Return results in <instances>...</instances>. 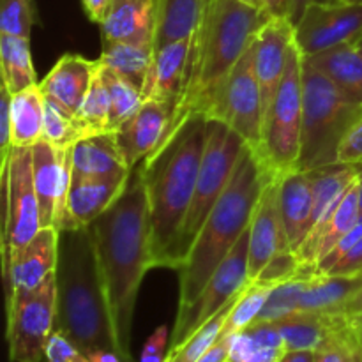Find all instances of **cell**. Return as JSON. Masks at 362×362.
I'll use <instances>...</instances> for the list:
<instances>
[{
	"mask_svg": "<svg viewBox=\"0 0 362 362\" xmlns=\"http://www.w3.org/2000/svg\"><path fill=\"white\" fill-rule=\"evenodd\" d=\"M278 204L290 250L299 253L311 232L313 216V189L306 172L296 168L279 175Z\"/></svg>",
	"mask_w": 362,
	"mask_h": 362,
	"instance_id": "22",
	"label": "cell"
},
{
	"mask_svg": "<svg viewBox=\"0 0 362 362\" xmlns=\"http://www.w3.org/2000/svg\"><path fill=\"white\" fill-rule=\"evenodd\" d=\"M129 175L80 177L71 175L66 218L60 230L87 228L105 214L122 194ZM59 230V232H60Z\"/></svg>",
	"mask_w": 362,
	"mask_h": 362,
	"instance_id": "20",
	"label": "cell"
},
{
	"mask_svg": "<svg viewBox=\"0 0 362 362\" xmlns=\"http://www.w3.org/2000/svg\"><path fill=\"white\" fill-rule=\"evenodd\" d=\"M177 110V101H144L141 108L115 131L117 144L129 170L136 168L168 136Z\"/></svg>",
	"mask_w": 362,
	"mask_h": 362,
	"instance_id": "16",
	"label": "cell"
},
{
	"mask_svg": "<svg viewBox=\"0 0 362 362\" xmlns=\"http://www.w3.org/2000/svg\"><path fill=\"white\" fill-rule=\"evenodd\" d=\"M296 42V27L288 18H269L253 41V64L267 115L285 76L290 49Z\"/></svg>",
	"mask_w": 362,
	"mask_h": 362,
	"instance_id": "17",
	"label": "cell"
},
{
	"mask_svg": "<svg viewBox=\"0 0 362 362\" xmlns=\"http://www.w3.org/2000/svg\"><path fill=\"white\" fill-rule=\"evenodd\" d=\"M32 166L41 225L60 230L66 218L67 194L73 175L71 147L59 148L41 140L32 147Z\"/></svg>",
	"mask_w": 362,
	"mask_h": 362,
	"instance_id": "14",
	"label": "cell"
},
{
	"mask_svg": "<svg viewBox=\"0 0 362 362\" xmlns=\"http://www.w3.org/2000/svg\"><path fill=\"white\" fill-rule=\"evenodd\" d=\"M232 336H223L197 362H228Z\"/></svg>",
	"mask_w": 362,
	"mask_h": 362,
	"instance_id": "46",
	"label": "cell"
},
{
	"mask_svg": "<svg viewBox=\"0 0 362 362\" xmlns=\"http://www.w3.org/2000/svg\"><path fill=\"white\" fill-rule=\"evenodd\" d=\"M207 0H156L154 52L197 34Z\"/></svg>",
	"mask_w": 362,
	"mask_h": 362,
	"instance_id": "27",
	"label": "cell"
},
{
	"mask_svg": "<svg viewBox=\"0 0 362 362\" xmlns=\"http://www.w3.org/2000/svg\"><path fill=\"white\" fill-rule=\"evenodd\" d=\"M112 0H81V7H83L85 14L92 23H101L105 18L106 11H108Z\"/></svg>",
	"mask_w": 362,
	"mask_h": 362,
	"instance_id": "47",
	"label": "cell"
},
{
	"mask_svg": "<svg viewBox=\"0 0 362 362\" xmlns=\"http://www.w3.org/2000/svg\"><path fill=\"white\" fill-rule=\"evenodd\" d=\"M168 327L161 325L152 332L151 338L145 341L144 350H141L140 362H165V350L168 346Z\"/></svg>",
	"mask_w": 362,
	"mask_h": 362,
	"instance_id": "44",
	"label": "cell"
},
{
	"mask_svg": "<svg viewBox=\"0 0 362 362\" xmlns=\"http://www.w3.org/2000/svg\"><path fill=\"white\" fill-rule=\"evenodd\" d=\"M362 292V274H317L300 296L299 311H346Z\"/></svg>",
	"mask_w": 362,
	"mask_h": 362,
	"instance_id": "28",
	"label": "cell"
},
{
	"mask_svg": "<svg viewBox=\"0 0 362 362\" xmlns=\"http://www.w3.org/2000/svg\"><path fill=\"white\" fill-rule=\"evenodd\" d=\"M55 279V331L67 336L87 356L98 350L122 354L88 226L59 232Z\"/></svg>",
	"mask_w": 362,
	"mask_h": 362,
	"instance_id": "3",
	"label": "cell"
},
{
	"mask_svg": "<svg viewBox=\"0 0 362 362\" xmlns=\"http://www.w3.org/2000/svg\"><path fill=\"white\" fill-rule=\"evenodd\" d=\"M57 279L7 308V343L11 362H45V350L55 331Z\"/></svg>",
	"mask_w": 362,
	"mask_h": 362,
	"instance_id": "12",
	"label": "cell"
},
{
	"mask_svg": "<svg viewBox=\"0 0 362 362\" xmlns=\"http://www.w3.org/2000/svg\"><path fill=\"white\" fill-rule=\"evenodd\" d=\"M11 98H13V94L2 83V90H0V156H2V166L7 163L11 148H13V138H11Z\"/></svg>",
	"mask_w": 362,
	"mask_h": 362,
	"instance_id": "43",
	"label": "cell"
},
{
	"mask_svg": "<svg viewBox=\"0 0 362 362\" xmlns=\"http://www.w3.org/2000/svg\"><path fill=\"white\" fill-rule=\"evenodd\" d=\"M300 267H303V262H300L299 255L293 253V251H279L267 262V265L262 269L260 274L253 279V283L274 288V286L296 278L300 272Z\"/></svg>",
	"mask_w": 362,
	"mask_h": 362,
	"instance_id": "39",
	"label": "cell"
},
{
	"mask_svg": "<svg viewBox=\"0 0 362 362\" xmlns=\"http://www.w3.org/2000/svg\"><path fill=\"white\" fill-rule=\"evenodd\" d=\"M296 45L304 57L362 37V4L311 2L296 25Z\"/></svg>",
	"mask_w": 362,
	"mask_h": 362,
	"instance_id": "13",
	"label": "cell"
},
{
	"mask_svg": "<svg viewBox=\"0 0 362 362\" xmlns=\"http://www.w3.org/2000/svg\"><path fill=\"white\" fill-rule=\"evenodd\" d=\"M46 98L41 87L32 85L11 98L13 147H34L42 140Z\"/></svg>",
	"mask_w": 362,
	"mask_h": 362,
	"instance_id": "30",
	"label": "cell"
},
{
	"mask_svg": "<svg viewBox=\"0 0 362 362\" xmlns=\"http://www.w3.org/2000/svg\"><path fill=\"white\" fill-rule=\"evenodd\" d=\"M2 271L42 228L34 186L32 147H13L2 166Z\"/></svg>",
	"mask_w": 362,
	"mask_h": 362,
	"instance_id": "9",
	"label": "cell"
},
{
	"mask_svg": "<svg viewBox=\"0 0 362 362\" xmlns=\"http://www.w3.org/2000/svg\"><path fill=\"white\" fill-rule=\"evenodd\" d=\"M194 37L197 34L156 49L147 80L141 88L145 101L156 99L177 101L180 105L193 62Z\"/></svg>",
	"mask_w": 362,
	"mask_h": 362,
	"instance_id": "19",
	"label": "cell"
},
{
	"mask_svg": "<svg viewBox=\"0 0 362 362\" xmlns=\"http://www.w3.org/2000/svg\"><path fill=\"white\" fill-rule=\"evenodd\" d=\"M35 21L34 0H0V32L30 37Z\"/></svg>",
	"mask_w": 362,
	"mask_h": 362,
	"instance_id": "37",
	"label": "cell"
},
{
	"mask_svg": "<svg viewBox=\"0 0 362 362\" xmlns=\"http://www.w3.org/2000/svg\"><path fill=\"white\" fill-rule=\"evenodd\" d=\"M288 2L290 0H258V6L269 18H286Z\"/></svg>",
	"mask_w": 362,
	"mask_h": 362,
	"instance_id": "48",
	"label": "cell"
},
{
	"mask_svg": "<svg viewBox=\"0 0 362 362\" xmlns=\"http://www.w3.org/2000/svg\"><path fill=\"white\" fill-rule=\"evenodd\" d=\"M361 239H362V216L359 218V221L356 223V226H354V228L350 230V232L346 233V235L343 237V239L339 240V243L336 244V246L332 247L324 258H320V260L317 262L315 267H317L318 274H327V272L331 271V269L334 267V265L338 264V262L341 260V258L345 257V255L349 253V251L352 250Z\"/></svg>",
	"mask_w": 362,
	"mask_h": 362,
	"instance_id": "41",
	"label": "cell"
},
{
	"mask_svg": "<svg viewBox=\"0 0 362 362\" xmlns=\"http://www.w3.org/2000/svg\"><path fill=\"white\" fill-rule=\"evenodd\" d=\"M88 361L90 362H129L124 359L122 354L115 352V350H98V352L88 354Z\"/></svg>",
	"mask_w": 362,
	"mask_h": 362,
	"instance_id": "50",
	"label": "cell"
},
{
	"mask_svg": "<svg viewBox=\"0 0 362 362\" xmlns=\"http://www.w3.org/2000/svg\"><path fill=\"white\" fill-rule=\"evenodd\" d=\"M271 168L253 148H244L225 193L198 232L186 260L180 265L179 310L197 300L205 283L247 232Z\"/></svg>",
	"mask_w": 362,
	"mask_h": 362,
	"instance_id": "4",
	"label": "cell"
},
{
	"mask_svg": "<svg viewBox=\"0 0 362 362\" xmlns=\"http://www.w3.org/2000/svg\"><path fill=\"white\" fill-rule=\"evenodd\" d=\"M329 2H350V4H362V0H329Z\"/></svg>",
	"mask_w": 362,
	"mask_h": 362,
	"instance_id": "55",
	"label": "cell"
},
{
	"mask_svg": "<svg viewBox=\"0 0 362 362\" xmlns=\"http://www.w3.org/2000/svg\"><path fill=\"white\" fill-rule=\"evenodd\" d=\"M99 74H101L106 92H108L110 131L115 133L122 124H126L141 108L145 99L141 94V88L120 74L113 73L106 67H99Z\"/></svg>",
	"mask_w": 362,
	"mask_h": 362,
	"instance_id": "33",
	"label": "cell"
},
{
	"mask_svg": "<svg viewBox=\"0 0 362 362\" xmlns=\"http://www.w3.org/2000/svg\"><path fill=\"white\" fill-rule=\"evenodd\" d=\"M279 362H315V352H310V350L286 352Z\"/></svg>",
	"mask_w": 362,
	"mask_h": 362,
	"instance_id": "52",
	"label": "cell"
},
{
	"mask_svg": "<svg viewBox=\"0 0 362 362\" xmlns=\"http://www.w3.org/2000/svg\"><path fill=\"white\" fill-rule=\"evenodd\" d=\"M359 218V179H357L346 191L338 207L332 211V214L303 244L297 253L300 262L306 265H317V262L324 258L356 226Z\"/></svg>",
	"mask_w": 362,
	"mask_h": 362,
	"instance_id": "25",
	"label": "cell"
},
{
	"mask_svg": "<svg viewBox=\"0 0 362 362\" xmlns=\"http://www.w3.org/2000/svg\"><path fill=\"white\" fill-rule=\"evenodd\" d=\"M349 311H296L276 322L286 352H317L336 331L350 322Z\"/></svg>",
	"mask_w": 362,
	"mask_h": 362,
	"instance_id": "24",
	"label": "cell"
},
{
	"mask_svg": "<svg viewBox=\"0 0 362 362\" xmlns=\"http://www.w3.org/2000/svg\"><path fill=\"white\" fill-rule=\"evenodd\" d=\"M356 46H357V48H359V49H362V37L359 39V41L356 42Z\"/></svg>",
	"mask_w": 362,
	"mask_h": 362,
	"instance_id": "57",
	"label": "cell"
},
{
	"mask_svg": "<svg viewBox=\"0 0 362 362\" xmlns=\"http://www.w3.org/2000/svg\"><path fill=\"white\" fill-rule=\"evenodd\" d=\"M98 74V60L66 53L39 81L46 101L53 103L66 115L74 117Z\"/></svg>",
	"mask_w": 362,
	"mask_h": 362,
	"instance_id": "21",
	"label": "cell"
},
{
	"mask_svg": "<svg viewBox=\"0 0 362 362\" xmlns=\"http://www.w3.org/2000/svg\"><path fill=\"white\" fill-rule=\"evenodd\" d=\"M240 296H243V293H240ZM240 296H237L232 303L226 304V306L223 308L218 315H214L211 320L205 322V324L202 325V327L198 329L191 338H187L179 349L166 354V356H168V361L170 362H197L200 359V357L204 356V354L207 352V350L211 349L219 338H221L226 320H228L230 313H232L233 306H235V303L239 300Z\"/></svg>",
	"mask_w": 362,
	"mask_h": 362,
	"instance_id": "35",
	"label": "cell"
},
{
	"mask_svg": "<svg viewBox=\"0 0 362 362\" xmlns=\"http://www.w3.org/2000/svg\"><path fill=\"white\" fill-rule=\"evenodd\" d=\"M267 20L260 7L243 0H207L194 37L189 78L172 129L189 113L205 112L214 92L251 48Z\"/></svg>",
	"mask_w": 362,
	"mask_h": 362,
	"instance_id": "5",
	"label": "cell"
},
{
	"mask_svg": "<svg viewBox=\"0 0 362 362\" xmlns=\"http://www.w3.org/2000/svg\"><path fill=\"white\" fill-rule=\"evenodd\" d=\"M74 127H76L80 138L94 136V134L110 133V101L103 78L95 74L92 81L90 90L85 95L83 103L80 105L78 112L73 117Z\"/></svg>",
	"mask_w": 362,
	"mask_h": 362,
	"instance_id": "34",
	"label": "cell"
},
{
	"mask_svg": "<svg viewBox=\"0 0 362 362\" xmlns=\"http://www.w3.org/2000/svg\"><path fill=\"white\" fill-rule=\"evenodd\" d=\"M243 2H247V4H251V6L260 7V6H258V0H243Z\"/></svg>",
	"mask_w": 362,
	"mask_h": 362,
	"instance_id": "56",
	"label": "cell"
},
{
	"mask_svg": "<svg viewBox=\"0 0 362 362\" xmlns=\"http://www.w3.org/2000/svg\"><path fill=\"white\" fill-rule=\"evenodd\" d=\"M152 59H154V42L133 45V42L103 41L98 66L106 67L126 80L133 81L136 87L144 88Z\"/></svg>",
	"mask_w": 362,
	"mask_h": 362,
	"instance_id": "31",
	"label": "cell"
},
{
	"mask_svg": "<svg viewBox=\"0 0 362 362\" xmlns=\"http://www.w3.org/2000/svg\"><path fill=\"white\" fill-rule=\"evenodd\" d=\"M165 362H170V361H168V356H166V359H165Z\"/></svg>",
	"mask_w": 362,
	"mask_h": 362,
	"instance_id": "59",
	"label": "cell"
},
{
	"mask_svg": "<svg viewBox=\"0 0 362 362\" xmlns=\"http://www.w3.org/2000/svg\"><path fill=\"white\" fill-rule=\"evenodd\" d=\"M59 262V230L42 226L37 235L13 257L2 271L7 308L28 293L35 292L57 272Z\"/></svg>",
	"mask_w": 362,
	"mask_h": 362,
	"instance_id": "15",
	"label": "cell"
},
{
	"mask_svg": "<svg viewBox=\"0 0 362 362\" xmlns=\"http://www.w3.org/2000/svg\"><path fill=\"white\" fill-rule=\"evenodd\" d=\"M346 311H349L350 317H352L354 322H356L357 331H359L361 339H362V292L352 300V304H350Z\"/></svg>",
	"mask_w": 362,
	"mask_h": 362,
	"instance_id": "51",
	"label": "cell"
},
{
	"mask_svg": "<svg viewBox=\"0 0 362 362\" xmlns=\"http://www.w3.org/2000/svg\"><path fill=\"white\" fill-rule=\"evenodd\" d=\"M350 362H362V341H361V345L357 346L356 354H354L352 361H350Z\"/></svg>",
	"mask_w": 362,
	"mask_h": 362,
	"instance_id": "53",
	"label": "cell"
},
{
	"mask_svg": "<svg viewBox=\"0 0 362 362\" xmlns=\"http://www.w3.org/2000/svg\"><path fill=\"white\" fill-rule=\"evenodd\" d=\"M303 62L304 55L293 42L285 76L265 115L260 158L278 175L297 168L303 138Z\"/></svg>",
	"mask_w": 362,
	"mask_h": 362,
	"instance_id": "8",
	"label": "cell"
},
{
	"mask_svg": "<svg viewBox=\"0 0 362 362\" xmlns=\"http://www.w3.org/2000/svg\"><path fill=\"white\" fill-rule=\"evenodd\" d=\"M99 28L103 41L154 42L156 0H112Z\"/></svg>",
	"mask_w": 362,
	"mask_h": 362,
	"instance_id": "23",
	"label": "cell"
},
{
	"mask_svg": "<svg viewBox=\"0 0 362 362\" xmlns=\"http://www.w3.org/2000/svg\"><path fill=\"white\" fill-rule=\"evenodd\" d=\"M246 147V141L235 131L230 129L226 124L216 119L207 120V141H205L197 187H194L189 211L184 218L179 235L173 244L170 269L179 271L182 262L186 260L205 219L209 218L214 205L225 193Z\"/></svg>",
	"mask_w": 362,
	"mask_h": 362,
	"instance_id": "7",
	"label": "cell"
},
{
	"mask_svg": "<svg viewBox=\"0 0 362 362\" xmlns=\"http://www.w3.org/2000/svg\"><path fill=\"white\" fill-rule=\"evenodd\" d=\"M304 59L320 73L327 74L349 98L362 105V52L356 45L336 46Z\"/></svg>",
	"mask_w": 362,
	"mask_h": 362,
	"instance_id": "29",
	"label": "cell"
},
{
	"mask_svg": "<svg viewBox=\"0 0 362 362\" xmlns=\"http://www.w3.org/2000/svg\"><path fill=\"white\" fill-rule=\"evenodd\" d=\"M359 207H361V216H362V172L359 173Z\"/></svg>",
	"mask_w": 362,
	"mask_h": 362,
	"instance_id": "54",
	"label": "cell"
},
{
	"mask_svg": "<svg viewBox=\"0 0 362 362\" xmlns=\"http://www.w3.org/2000/svg\"><path fill=\"white\" fill-rule=\"evenodd\" d=\"M311 2H315V0H290L286 18H288V20L296 25L297 21L300 20V16H303L304 11H306V7L310 6Z\"/></svg>",
	"mask_w": 362,
	"mask_h": 362,
	"instance_id": "49",
	"label": "cell"
},
{
	"mask_svg": "<svg viewBox=\"0 0 362 362\" xmlns=\"http://www.w3.org/2000/svg\"><path fill=\"white\" fill-rule=\"evenodd\" d=\"M45 362H90L87 354L81 352L67 336L53 331L45 350Z\"/></svg>",
	"mask_w": 362,
	"mask_h": 362,
	"instance_id": "40",
	"label": "cell"
},
{
	"mask_svg": "<svg viewBox=\"0 0 362 362\" xmlns=\"http://www.w3.org/2000/svg\"><path fill=\"white\" fill-rule=\"evenodd\" d=\"M207 119H216L235 131L260 154L264 140V101L253 64V45L230 71L226 80L214 92L205 108Z\"/></svg>",
	"mask_w": 362,
	"mask_h": 362,
	"instance_id": "10",
	"label": "cell"
},
{
	"mask_svg": "<svg viewBox=\"0 0 362 362\" xmlns=\"http://www.w3.org/2000/svg\"><path fill=\"white\" fill-rule=\"evenodd\" d=\"M338 163L352 165L362 172V117L346 133L338 152Z\"/></svg>",
	"mask_w": 362,
	"mask_h": 362,
	"instance_id": "42",
	"label": "cell"
},
{
	"mask_svg": "<svg viewBox=\"0 0 362 362\" xmlns=\"http://www.w3.org/2000/svg\"><path fill=\"white\" fill-rule=\"evenodd\" d=\"M315 2H329V0H315Z\"/></svg>",
	"mask_w": 362,
	"mask_h": 362,
	"instance_id": "58",
	"label": "cell"
},
{
	"mask_svg": "<svg viewBox=\"0 0 362 362\" xmlns=\"http://www.w3.org/2000/svg\"><path fill=\"white\" fill-rule=\"evenodd\" d=\"M71 165L73 175L80 177H119L131 173L112 131L74 141L71 145Z\"/></svg>",
	"mask_w": 362,
	"mask_h": 362,
	"instance_id": "26",
	"label": "cell"
},
{
	"mask_svg": "<svg viewBox=\"0 0 362 362\" xmlns=\"http://www.w3.org/2000/svg\"><path fill=\"white\" fill-rule=\"evenodd\" d=\"M99 271L108 297L117 341L131 359V327L141 281L156 267L151 214L140 166L131 170L122 194L90 226Z\"/></svg>",
	"mask_w": 362,
	"mask_h": 362,
	"instance_id": "1",
	"label": "cell"
},
{
	"mask_svg": "<svg viewBox=\"0 0 362 362\" xmlns=\"http://www.w3.org/2000/svg\"><path fill=\"white\" fill-rule=\"evenodd\" d=\"M303 138L297 170L310 172L338 163L339 147L362 117V105L306 59L303 62Z\"/></svg>",
	"mask_w": 362,
	"mask_h": 362,
	"instance_id": "6",
	"label": "cell"
},
{
	"mask_svg": "<svg viewBox=\"0 0 362 362\" xmlns=\"http://www.w3.org/2000/svg\"><path fill=\"white\" fill-rule=\"evenodd\" d=\"M42 140L59 148L71 147L74 141L80 140V134H78L76 127H74L73 117L66 115L62 110H59L49 101H46Z\"/></svg>",
	"mask_w": 362,
	"mask_h": 362,
	"instance_id": "38",
	"label": "cell"
},
{
	"mask_svg": "<svg viewBox=\"0 0 362 362\" xmlns=\"http://www.w3.org/2000/svg\"><path fill=\"white\" fill-rule=\"evenodd\" d=\"M250 228L239 239L228 257L211 276L193 304L177 313L175 325L170 336V350L179 349L205 322L218 315L228 303L251 285L250 271Z\"/></svg>",
	"mask_w": 362,
	"mask_h": 362,
	"instance_id": "11",
	"label": "cell"
},
{
	"mask_svg": "<svg viewBox=\"0 0 362 362\" xmlns=\"http://www.w3.org/2000/svg\"><path fill=\"white\" fill-rule=\"evenodd\" d=\"M207 120L202 112L186 115L138 165L147 189L156 267L170 269L173 244L197 187L207 141Z\"/></svg>",
	"mask_w": 362,
	"mask_h": 362,
	"instance_id": "2",
	"label": "cell"
},
{
	"mask_svg": "<svg viewBox=\"0 0 362 362\" xmlns=\"http://www.w3.org/2000/svg\"><path fill=\"white\" fill-rule=\"evenodd\" d=\"M327 274H332V276L362 274V239L349 251V253L345 255V257L341 258V260L338 262V264L334 265V267L331 269V271L327 272Z\"/></svg>",
	"mask_w": 362,
	"mask_h": 362,
	"instance_id": "45",
	"label": "cell"
},
{
	"mask_svg": "<svg viewBox=\"0 0 362 362\" xmlns=\"http://www.w3.org/2000/svg\"><path fill=\"white\" fill-rule=\"evenodd\" d=\"M279 175L274 173L265 184L258 204L255 207L250 225V279L253 281L262 269L279 251H292L283 228L278 204Z\"/></svg>",
	"mask_w": 362,
	"mask_h": 362,
	"instance_id": "18",
	"label": "cell"
},
{
	"mask_svg": "<svg viewBox=\"0 0 362 362\" xmlns=\"http://www.w3.org/2000/svg\"><path fill=\"white\" fill-rule=\"evenodd\" d=\"M0 73L11 94L39 83L32 62L30 37L0 32Z\"/></svg>",
	"mask_w": 362,
	"mask_h": 362,
	"instance_id": "32",
	"label": "cell"
},
{
	"mask_svg": "<svg viewBox=\"0 0 362 362\" xmlns=\"http://www.w3.org/2000/svg\"><path fill=\"white\" fill-rule=\"evenodd\" d=\"M271 292L272 286H260L251 281V285L244 290L243 296L239 297V300L233 306L232 313H230L228 320L225 324V329H223V336H233L250 327L251 324H255Z\"/></svg>",
	"mask_w": 362,
	"mask_h": 362,
	"instance_id": "36",
	"label": "cell"
},
{
	"mask_svg": "<svg viewBox=\"0 0 362 362\" xmlns=\"http://www.w3.org/2000/svg\"><path fill=\"white\" fill-rule=\"evenodd\" d=\"M361 52H362V49H361Z\"/></svg>",
	"mask_w": 362,
	"mask_h": 362,
	"instance_id": "60",
	"label": "cell"
}]
</instances>
